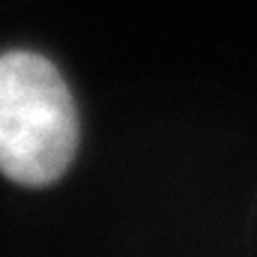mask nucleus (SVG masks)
Instances as JSON below:
<instances>
[{
    "instance_id": "obj_1",
    "label": "nucleus",
    "mask_w": 257,
    "mask_h": 257,
    "mask_svg": "<svg viewBox=\"0 0 257 257\" xmlns=\"http://www.w3.org/2000/svg\"><path fill=\"white\" fill-rule=\"evenodd\" d=\"M78 147V114L60 72L39 54L0 57V171L21 186L63 177Z\"/></svg>"
}]
</instances>
